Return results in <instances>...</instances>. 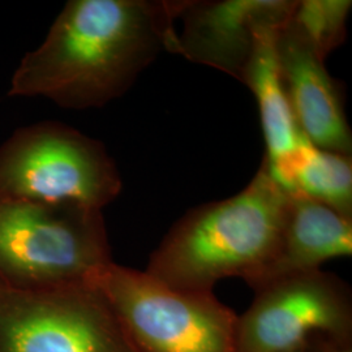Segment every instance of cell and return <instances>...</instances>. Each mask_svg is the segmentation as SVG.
<instances>
[{
  "label": "cell",
  "instance_id": "6da1fadb",
  "mask_svg": "<svg viewBox=\"0 0 352 352\" xmlns=\"http://www.w3.org/2000/svg\"><path fill=\"white\" fill-rule=\"evenodd\" d=\"M187 1L71 0L13 72L10 97L88 110L122 97L162 50Z\"/></svg>",
  "mask_w": 352,
  "mask_h": 352
},
{
  "label": "cell",
  "instance_id": "7a4b0ae2",
  "mask_svg": "<svg viewBox=\"0 0 352 352\" xmlns=\"http://www.w3.org/2000/svg\"><path fill=\"white\" fill-rule=\"evenodd\" d=\"M289 197L261 164L238 195L182 217L151 253L145 272L184 292L212 294L226 278L248 283L277 252Z\"/></svg>",
  "mask_w": 352,
  "mask_h": 352
},
{
  "label": "cell",
  "instance_id": "3957f363",
  "mask_svg": "<svg viewBox=\"0 0 352 352\" xmlns=\"http://www.w3.org/2000/svg\"><path fill=\"white\" fill-rule=\"evenodd\" d=\"M102 210L0 201V285L39 291L85 282L111 263Z\"/></svg>",
  "mask_w": 352,
  "mask_h": 352
},
{
  "label": "cell",
  "instance_id": "277c9868",
  "mask_svg": "<svg viewBox=\"0 0 352 352\" xmlns=\"http://www.w3.org/2000/svg\"><path fill=\"white\" fill-rule=\"evenodd\" d=\"M133 352H235L238 317L213 292L171 289L113 261L91 272Z\"/></svg>",
  "mask_w": 352,
  "mask_h": 352
},
{
  "label": "cell",
  "instance_id": "5b68a950",
  "mask_svg": "<svg viewBox=\"0 0 352 352\" xmlns=\"http://www.w3.org/2000/svg\"><path fill=\"white\" fill-rule=\"evenodd\" d=\"M120 190L119 170L103 144L62 123L21 128L0 146V201L102 210Z\"/></svg>",
  "mask_w": 352,
  "mask_h": 352
},
{
  "label": "cell",
  "instance_id": "8992f818",
  "mask_svg": "<svg viewBox=\"0 0 352 352\" xmlns=\"http://www.w3.org/2000/svg\"><path fill=\"white\" fill-rule=\"evenodd\" d=\"M0 352H133L88 282L39 291L0 285Z\"/></svg>",
  "mask_w": 352,
  "mask_h": 352
},
{
  "label": "cell",
  "instance_id": "52a82bcc",
  "mask_svg": "<svg viewBox=\"0 0 352 352\" xmlns=\"http://www.w3.org/2000/svg\"><path fill=\"white\" fill-rule=\"evenodd\" d=\"M316 337L352 342L350 287L321 269L254 291L238 317L235 352L299 351Z\"/></svg>",
  "mask_w": 352,
  "mask_h": 352
},
{
  "label": "cell",
  "instance_id": "ba28073f",
  "mask_svg": "<svg viewBox=\"0 0 352 352\" xmlns=\"http://www.w3.org/2000/svg\"><path fill=\"white\" fill-rule=\"evenodd\" d=\"M298 1L218 0L187 1L171 52L219 69L241 81L261 30L286 25Z\"/></svg>",
  "mask_w": 352,
  "mask_h": 352
},
{
  "label": "cell",
  "instance_id": "9c48e42d",
  "mask_svg": "<svg viewBox=\"0 0 352 352\" xmlns=\"http://www.w3.org/2000/svg\"><path fill=\"white\" fill-rule=\"evenodd\" d=\"M279 74L296 124L316 148L351 155L352 136L338 81L291 23L276 38Z\"/></svg>",
  "mask_w": 352,
  "mask_h": 352
},
{
  "label": "cell",
  "instance_id": "30bf717a",
  "mask_svg": "<svg viewBox=\"0 0 352 352\" xmlns=\"http://www.w3.org/2000/svg\"><path fill=\"white\" fill-rule=\"evenodd\" d=\"M352 253V218L302 195H291L279 247L270 263L247 283L253 291L276 280L318 270Z\"/></svg>",
  "mask_w": 352,
  "mask_h": 352
},
{
  "label": "cell",
  "instance_id": "8fae6325",
  "mask_svg": "<svg viewBox=\"0 0 352 352\" xmlns=\"http://www.w3.org/2000/svg\"><path fill=\"white\" fill-rule=\"evenodd\" d=\"M280 28L261 30L241 82L251 89L258 104L266 144L263 164L278 184L291 193L294 173L308 140L296 124L279 74L276 38Z\"/></svg>",
  "mask_w": 352,
  "mask_h": 352
},
{
  "label": "cell",
  "instance_id": "7c38bea8",
  "mask_svg": "<svg viewBox=\"0 0 352 352\" xmlns=\"http://www.w3.org/2000/svg\"><path fill=\"white\" fill-rule=\"evenodd\" d=\"M291 195H302L352 218L351 155L324 151L308 141L294 173Z\"/></svg>",
  "mask_w": 352,
  "mask_h": 352
},
{
  "label": "cell",
  "instance_id": "4fadbf2b",
  "mask_svg": "<svg viewBox=\"0 0 352 352\" xmlns=\"http://www.w3.org/2000/svg\"><path fill=\"white\" fill-rule=\"evenodd\" d=\"M351 7L350 0H302L298 1L291 23L325 60L347 37Z\"/></svg>",
  "mask_w": 352,
  "mask_h": 352
},
{
  "label": "cell",
  "instance_id": "5bb4252c",
  "mask_svg": "<svg viewBox=\"0 0 352 352\" xmlns=\"http://www.w3.org/2000/svg\"><path fill=\"white\" fill-rule=\"evenodd\" d=\"M295 352H320L317 350V347H316L315 344H314V342H311V344L308 346V347H305V349H302V350H299V351Z\"/></svg>",
  "mask_w": 352,
  "mask_h": 352
}]
</instances>
